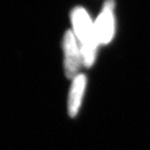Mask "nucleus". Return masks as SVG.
Wrapping results in <instances>:
<instances>
[{"instance_id":"4","label":"nucleus","mask_w":150,"mask_h":150,"mask_svg":"<svg viewBox=\"0 0 150 150\" xmlns=\"http://www.w3.org/2000/svg\"><path fill=\"white\" fill-rule=\"evenodd\" d=\"M86 78L83 74H78L74 78L71 86L69 96V113L71 117H75L79 112L84 93Z\"/></svg>"},{"instance_id":"1","label":"nucleus","mask_w":150,"mask_h":150,"mask_svg":"<svg viewBox=\"0 0 150 150\" xmlns=\"http://www.w3.org/2000/svg\"><path fill=\"white\" fill-rule=\"evenodd\" d=\"M71 20L76 38L81 43L82 60L86 67H90L95 59L97 48L99 44L97 40L94 23L88 12L81 8H75L71 14Z\"/></svg>"},{"instance_id":"3","label":"nucleus","mask_w":150,"mask_h":150,"mask_svg":"<svg viewBox=\"0 0 150 150\" xmlns=\"http://www.w3.org/2000/svg\"><path fill=\"white\" fill-rule=\"evenodd\" d=\"M63 48L64 54L65 74L68 78L74 79L78 75V71L83 62L80 48H79L74 32H66L63 40Z\"/></svg>"},{"instance_id":"2","label":"nucleus","mask_w":150,"mask_h":150,"mask_svg":"<svg viewBox=\"0 0 150 150\" xmlns=\"http://www.w3.org/2000/svg\"><path fill=\"white\" fill-rule=\"evenodd\" d=\"M114 1L107 0L103 7L102 12L94 22V31L97 40L99 44H107L114 35L115 20H114Z\"/></svg>"}]
</instances>
